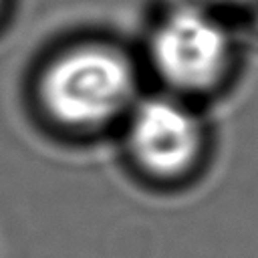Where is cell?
I'll list each match as a JSON object with an SVG mask.
<instances>
[{
    "label": "cell",
    "instance_id": "6da1fadb",
    "mask_svg": "<svg viewBox=\"0 0 258 258\" xmlns=\"http://www.w3.org/2000/svg\"><path fill=\"white\" fill-rule=\"evenodd\" d=\"M36 93L50 121L91 133L129 115L139 99L137 71L119 48L85 42L46 62Z\"/></svg>",
    "mask_w": 258,
    "mask_h": 258
},
{
    "label": "cell",
    "instance_id": "277c9868",
    "mask_svg": "<svg viewBox=\"0 0 258 258\" xmlns=\"http://www.w3.org/2000/svg\"><path fill=\"white\" fill-rule=\"evenodd\" d=\"M196 2H202L216 10H222V8H234V6H250L258 0H196Z\"/></svg>",
    "mask_w": 258,
    "mask_h": 258
},
{
    "label": "cell",
    "instance_id": "3957f363",
    "mask_svg": "<svg viewBox=\"0 0 258 258\" xmlns=\"http://www.w3.org/2000/svg\"><path fill=\"white\" fill-rule=\"evenodd\" d=\"M123 123L133 163L153 179H181L204 157L208 135L189 99L167 91L139 97Z\"/></svg>",
    "mask_w": 258,
    "mask_h": 258
},
{
    "label": "cell",
    "instance_id": "7a4b0ae2",
    "mask_svg": "<svg viewBox=\"0 0 258 258\" xmlns=\"http://www.w3.org/2000/svg\"><path fill=\"white\" fill-rule=\"evenodd\" d=\"M147 56L167 93L189 99L222 87L236 60V42L216 8L189 0L155 22Z\"/></svg>",
    "mask_w": 258,
    "mask_h": 258
},
{
    "label": "cell",
    "instance_id": "5b68a950",
    "mask_svg": "<svg viewBox=\"0 0 258 258\" xmlns=\"http://www.w3.org/2000/svg\"><path fill=\"white\" fill-rule=\"evenodd\" d=\"M2 2H4V0H0V8H2Z\"/></svg>",
    "mask_w": 258,
    "mask_h": 258
}]
</instances>
